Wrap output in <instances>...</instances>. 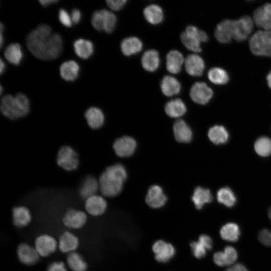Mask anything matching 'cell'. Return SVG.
I'll return each mask as SVG.
<instances>
[{
	"mask_svg": "<svg viewBox=\"0 0 271 271\" xmlns=\"http://www.w3.org/2000/svg\"><path fill=\"white\" fill-rule=\"evenodd\" d=\"M126 177V171L121 164H114L106 168L98 179L102 195L112 197L119 194Z\"/></svg>",
	"mask_w": 271,
	"mask_h": 271,
	"instance_id": "cell-1",
	"label": "cell"
},
{
	"mask_svg": "<svg viewBox=\"0 0 271 271\" xmlns=\"http://www.w3.org/2000/svg\"><path fill=\"white\" fill-rule=\"evenodd\" d=\"M1 110L5 116L11 120L24 117L30 111L29 100L21 93L15 96L6 95L1 99Z\"/></svg>",
	"mask_w": 271,
	"mask_h": 271,
	"instance_id": "cell-2",
	"label": "cell"
},
{
	"mask_svg": "<svg viewBox=\"0 0 271 271\" xmlns=\"http://www.w3.org/2000/svg\"><path fill=\"white\" fill-rule=\"evenodd\" d=\"M51 34V27L47 24H43L39 25L27 35V47L35 57L45 60L46 45Z\"/></svg>",
	"mask_w": 271,
	"mask_h": 271,
	"instance_id": "cell-3",
	"label": "cell"
},
{
	"mask_svg": "<svg viewBox=\"0 0 271 271\" xmlns=\"http://www.w3.org/2000/svg\"><path fill=\"white\" fill-rule=\"evenodd\" d=\"M249 44L250 51L254 55L271 57V31H257L250 38Z\"/></svg>",
	"mask_w": 271,
	"mask_h": 271,
	"instance_id": "cell-4",
	"label": "cell"
},
{
	"mask_svg": "<svg viewBox=\"0 0 271 271\" xmlns=\"http://www.w3.org/2000/svg\"><path fill=\"white\" fill-rule=\"evenodd\" d=\"M208 37L203 30L194 26H188L186 31L181 34V40L183 45L188 49L195 52L201 51L200 44L206 42Z\"/></svg>",
	"mask_w": 271,
	"mask_h": 271,
	"instance_id": "cell-5",
	"label": "cell"
},
{
	"mask_svg": "<svg viewBox=\"0 0 271 271\" xmlns=\"http://www.w3.org/2000/svg\"><path fill=\"white\" fill-rule=\"evenodd\" d=\"M56 162L60 167L65 171L75 170L79 165L78 155L70 146H62L58 152Z\"/></svg>",
	"mask_w": 271,
	"mask_h": 271,
	"instance_id": "cell-6",
	"label": "cell"
},
{
	"mask_svg": "<svg viewBox=\"0 0 271 271\" xmlns=\"http://www.w3.org/2000/svg\"><path fill=\"white\" fill-rule=\"evenodd\" d=\"M34 244L36 250L42 257L48 256L55 252L58 247L56 239L47 234L38 236L35 240Z\"/></svg>",
	"mask_w": 271,
	"mask_h": 271,
	"instance_id": "cell-7",
	"label": "cell"
},
{
	"mask_svg": "<svg viewBox=\"0 0 271 271\" xmlns=\"http://www.w3.org/2000/svg\"><path fill=\"white\" fill-rule=\"evenodd\" d=\"M87 220V216L83 211L73 208L68 209L62 218L64 226L71 229H79L83 227Z\"/></svg>",
	"mask_w": 271,
	"mask_h": 271,
	"instance_id": "cell-8",
	"label": "cell"
},
{
	"mask_svg": "<svg viewBox=\"0 0 271 271\" xmlns=\"http://www.w3.org/2000/svg\"><path fill=\"white\" fill-rule=\"evenodd\" d=\"M152 249L155 254V259L159 262H168L173 257L176 253L173 244L162 239L156 241Z\"/></svg>",
	"mask_w": 271,
	"mask_h": 271,
	"instance_id": "cell-9",
	"label": "cell"
},
{
	"mask_svg": "<svg viewBox=\"0 0 271 271\" xmlns=\"http://www.w3.org/2000/svg\"><path fill=\"white\" fill-rule=\"evenodd\" d=\"M253 28V21L247 16H243L233 21V37L237 41L247 39Z\"/></svg>",
	"mask_w": 271,
	"mask_h": 271,
	"instance_id": "cell-10",
	"label": "cell"
},
{
	"mask_svg": "<svg viewBox=\"0 0 271 271\" xmlns=\"http://www.w3.org/2000/svg\"><path fill=\"white\" fill-rule=\"evenodd\" d=\"M190 96L192 100L200 104H205L213 96L212 90L203 82H198L192 86Z\"/></svg>",
	"mask_w": 271,
	"mask_h": 271,
	"instance_id": "cell-11",
	"label": "cell"
},
{
	"mask_svg": "<svg viewBox=\"0 0 271 271\" xmlns=\"http://www.w3.org/2000/svg\"><path fill=\"white\" fill-rule=\"evenodd\" d=\"M17 254L19 261L26 265L36 264L40 256L35 247L27 243H22L18 245Z\"/></svg>",
	"mask_w": 271,
	"mask_h": 271,
	"instance_id": "cell-12",
	"label": "cell"
},
{
	"mask_svg": "<svg viewBox=\"0 0 271 271\" xmlns=\"http://www.w3.org/2000/svg\"><path fill=\"white\" fill-rule=\"evenodd\" d=\"M255 24L264 30H271V3H266L257 8L253 13Z\"/></svg>",
	"mask_w": 271,
	"mask_h": 271,
	"instance_id": "cell-13",
	"label": "cell"
},
{
	"mask_svg": "<svg viewBox=\"0 0 271 271\" xmlns=\"http://www.w3.org/2000/svg\"><path fill=\"white\" fill-rule=\"evenodd\" d=\"M136 147V141L128 136H124L116 139L113 144L115 154L120 157H127L132 155Z\"/></svg>",
	"mask_w": 271,
	"mask_h": 271,
	"instance_id": "cell-14",
	"label": "cell"
},
{
	"mask_svg": "<svg viewBox=\"0 0 271 271\" xmlns=\"http://www.w3.org/2000/svg\"><path fill=\"white\" fill-rule=\"evenodd\" d=\"M107 202L104 198L97 194L91 196L85 200V209L86 212L93 216L103 214L107 208Z\"/></svg>",
	"mask_w": 271,
	"mask_h": 271,
	"instance_id": "cell-15",
	"label": "cell"
},
{
	"mask_svg": "<svg viewBox=\"0 0 271 271\" xmlns=\"http://www.w3.org/2000/svg\"><path fill=\"white\" fill-rule=\"evenodd\" d=\"M193 255L198 259L204 257L207 250H211L213 246L211 238L207 234L200 235L197 241H193L190 243Z\"/></svg>",
	"mask_w": 271,
	"mask_h": 271,
	"instance_id": "cell-16",
	"label": "cell"
},
{
	"mask_svg": "<svg viewBox=\"0 0 271 271\" xmlns=\"http://www.w3.org/2000/svg\"><path fill=\"white\" fill-rule=\"evenodd\" d=\"M233 21L225 19L217 25L214 34L219 42L226 44L231 41L233 37Z\"/></svg>",
	"mask_w": 271,
	"mask_h": 271,
	"instance_id": "cell-17",
	"label": "cell"
},
{
	"mask_svg": "<svg viewBox=\"0 0 271 271\" xmlns=\"http://www.w3.org/2000/svg\"><path fill=\"white\" fill-rule=\"evenodd\" d=\"M79 244L77 236L70 231L64 232L60 236L58 242V248L63 253H69L75 251Z\"/></svg>",
	"mask_w": 271,
	"mask_h": 271,
	"instance_id": "cell-18",
	"label": "cell"
},
{
	"mask_svg": "<svg viewBox=\"0 0 271 271\" xmlns=\"http://www.w3.org/2000/svg\"><path fill=\"white\" fill-rule=\"evenodd\" d=\"M63 48V41L60 35L52 34L50 36L46 48L45 60H52L58 57Z\"/></svg>",
	"mask_w": 271,
	"mask_h": 271,
	"instance_id": "cell-19",
	"label": "cell"
},
{
	"mask_svg": "<svg viewBox=\"0 0 271 271\" xmlns=\"http://www.w3.org/2000/svg\"><path fill=\"white\" fill-rule=\"evenodd\" d=\"M167 200V198L164 194L162 189L158 185L151 186L146 197L147 203L153 208L162 207Z\"/></svg>",
	"mask_w": 271,
	"mask_h": 271,
	"instance_id": "cell-20",
	"label": "cell"
},
{
	"mask_svg": "<svg viewBox=\"0 0 271 271\" xmlns=\"http://www.w3.org/2000/svg\"><path fill=\"white\" fill-rule=\"evenodd\" d=\"M185 64L187 72L193 76L202 75L205 68L204 60L197 54L188 55L185 59Z\"/></svg>",
	"mask_w": 271,
	"mask_h": 271,
	"instance_id": "cell-21",
	"label": "cell"
},
{
	"mask_svg": "<svg viewBox=\"0 0 271 271\" xmlns=\"http://www.w3.org/2000/svg\"><path fill=\"white\" fill-rule=\"evenodd\" d=\"M12 218L15 226L22 228L30 224L32 215L28 207L24 206H16L12 210Z\"/></svg>",
	"mask_w": 271,
	"mask_h": 271,
	"instance_id": "cell-22",
	"label": "cell"
},
{
	"mask_svg": "<svg viewBox=\"0 0 271 271\" xmlns=\"http://www.w3.org/2000/svg\"><path fill=\"white\" fill-rule=\"evenodd\" d=\"M98 190H99L98 180L92 175H88L84 179L79 193L80 197L85 200L96 194Z\"/></svg>",
	"mask_w": 271,
	"mask_h": 271,
	"instance_id": "cell-23",
	"label": "cell"
},
{
	"mask_svg": "<svg viewBox=\"0 0 271 271\" xmlns=\"http://www.w3.org/2000/svg\"><path fill=\"white\" fill-rule=\"evenodd\" d=\"M174 136L180 143H189L192 138V132L190 127L182 119L177 120L173 126Z\"/></svg>",
	"mask_w": 271,
	"mask_h": 271,
	"instance_id": "cell-24",
	"label": "cell"
},
{
	"mask_svg": "<svg viewBox=\"0 0 271 271\" xmlns=\"http://www.w3.org/2000/svg\"><path fill=\"white\" fill-rule=\"evenodd\" d=\"M85 117L88 125L92 129L99 128L104 123V116L102 110L99 108H89L85 113Z\"/></svg>",
	"mask_w": 271,
	"mask_h": 271,
	"instance_id": "cell-25",
	"label": "cell"
},
{
	"mask_svg": "<svg viewBox=\"0 0 271 271\" xmlns=\"http://www.w3.org/2000/svg\"><path fill=\"white\" fill-rule=\"evenodd\" d=\"M80 68L78 63L73 60L63 63L60 67L61 77L66 81H73L78 76Z\"/></svg>",
	"mask_w": 271,
	"mask_h": 271,
	"instance_id": "cell-26",
	"label": "cell"
},
{
	"mask_svg": "<svg viewBox=\"0 0 271 271\" xmlns=\"http://www.w3.org/2000/svg\"><path fill=\"white\" fill-rule=\"evenodd\" d=\"M143 14L147 22L153 25L161 24L164 19L163 9L157 5L148 6L144 9Z\"/></svg>",
	"mask_w": 271,
	"mask_h": 271,
	"instance_id": "cell-27",
	"label": "cell"
},
{
	"mask_svg": "<svg viewBox=\"0 0 271 271\" xmlns=\"http://www.w3.org/2000/svg\"><path fill=\"white\" fill-rule=\"evenodd\" d=\"M143 48L141 41L135 37H129L124 39L120 44L122 53L129 56L140 52Z\"/></svg>",
	"mask_w": 271,
	"mask_h": 271,
	"instance_id": "cell-28",
	"label": "cell"
},
{
	"mask_svg": "<svg viewBox=\"0 0 271 271\" xmlns=\"http://www.w3.org/2000/svg\"><path fill=\"white\" fill-rule=\"evenodd\" d=\"M166 67L167 70L173 74L179 73L184 62L182 54L177 50H172L169 52L166 57Z\"/></svg>",
	"mask_w": 271,
	"mask_h": 271,
	"instance_id": "cell-29",
	"label": "cell"
},
{
	"mask_svg": "<svg viewBox=\"0 0 271 271\" xmlns=\"http://www.w3.org/2000/svg\"><path fill=\"white\" fill-rule=\"evenodd\" d=\"M213 197L208 189L197 187L194 191L192 200L197 209H201L206 203L212 201Z\"/></svg>",
	"mask_w": 271,
	"mask_h": 271,
	"instance_id": "cell-30",
	"label": "cell"
},
{
	"mask_svg": "<svg viewBox=\"0 0 271 271\" xmlns=\"http://www.w3.org/2000/svg\"><path fill=\"white\" fill-rule=\"evenodd\" d=\"M75 54L80 58L86 59L93 54L94 47L93 43L89 40L78 39L73 44Z\"/></svg>",
	"mask_w": 271,
	"mask_h": 271,
	"instance_id": "cell-31",
	"label": "cell"
},
{
	"mask_svg": "<svg viewBox=\"0 0 271 271\" xmlns=\"http://www.w3.org/2000/svg\"><path fill=\"white\" fill-rule=\"evenodd\" d=\"M208 137L212 143L218 145L224 144L228 141L229 133L223 126L216 125L209 129Z\"/></svg>",
	"mask_w": 271,
	"mask_h": 271,
	"instance_id": "cell-32",
	"label": "cell"
},
{
	"mask_svg": "<svg viewBox=\"0 0 271 271\" xmlns=\"http://www.w3.org/2000/svg\"><path fill=\"white\" fill-rule=\"evenodd\" d=\"M220 235L222 239L225 241L236 242L240 235L239 227L235 223L228 222L221 227Z\"/></svg>",
	"mask_w": 271,
	"mask_h": 271,
	"instance_id": "cell-33",
	"label": "cell"
},
{
	"mask_svg": "<svg viewBox=\"0 0 271 271\" xmlns=\"http://www.w3.org/2000/svg\"><path fill=\"white\" fill-rule=\"evenodd\" d=\"M142 65L147 71L153 72L159 66L160 59L159 53L155 50H149L146 51L142 56Z\"/></svg>",
	"mask_w": 271,
	"mask_h": 271,
	"instance_id": "cell-34",
	"label": "cell"
},
{
	"mask_svg": "<svg viewBox=\"0 0 271 271\" xmlns=\"http://www.w3.org/2000/svg\"><path fill=\"white\" fill-rule=\"evenodd\" d=\"M161 89L165 95L172 96L180 92L181 85L174 77L166 76L161 81Z\"/></svg>",
	"mask_w": 271,
	"mask_h": 271,
	"instance_id": "cell-35",
	"label": "cell"
},
{
	"mask_svg": "<svg viewBox=\"0 0 271 271\" xmlns=\"http://www.w3.org/2000/svg\"><path fill=\"white\" fill-rule=\"evenodd\" d=\"M4 55L11 64L18 65L21 62L23 54L21 45L18 43H12L6 48Z\"/></svg>",
	"mask_w": 271,
	"mask_h": 271,
	"instance_id": "cell-36",
	"label": "cell"
},
{
	"mask_svg": "<svg viewBox=\"0 0 271 271\" xmlns=\"http://www.w3.org/2000/svg\"><path fill=\"white\" fill-rule=\"evenodd\" d=\"M168 115L177 118L183 115L186 111V107L183 101L179 98L168 102L165 107Z\"/></svg>",
	"mask_w": 271,
	"mask_h": 271,
	"instance_id": "cell-37",
	"label": "cell"
},
{
	"mask_svg": "<svg viewBox=\"0 0 271 271\" xmlns=\"http://www.w3.org/2000/svg\"><path fill=\"white\" fill-rule=\"evenodd\" d=\"M66 261L68 267L72 271H86L87 269V262L77 252L73 251L68 253Z\"/></svg>",
	"mask_w": 271,
	"mask_h": 271,
	"instance_id": "cell-38",
	"label": "cell"
},
{
	"mask_svg": "<svg viewBox=\"0 0 271 271\" xmlns=\"http://www.w3.org/2000/svg\"><path fill=\"white\" fill-rule=\"evenodd\" d=\"M217 201L227 207H233L236 202V197L233 191L228 187H224L217 192Z\"/></svg>",
	"mask_w": 271,
	"mask_h": 271,
	"instance_id": "cell-39",
	"label": "cell"
},
{
	"mask_svg": "<svg viewBox=\"0 0 271 271\" xmlns=\"http://www.w3.org/2000/svg\"><path fill=\"white\" fill-rule=\"evenodd\" d=\"M254 150L260 157L269 156L271 155V139L266 136L257 138L254 144Z\"/></svg>",
	"mask_w": 271,
	"mask_h": 271,
	"instance_id": "cell-40",
	"label": "cell"
},
{
	"mask_svg": "<svg viewBox=\"0 0 271 271\" xmlns=\"http://www.w3.org/2000/svg\"><path fill=\"white\" fill-rule=\"evenodd\" d=\"M208 77L211 82L217 85L225 84L229 80L226 71L219 67L211 69L208 72Z\"/></svg>",
	"mask_w": 271,
	"mask_h": 271,
	"instance_id": "cell-41",
	"label": "cell"
},
{
	"mask_svg": "<svg viewBox=\"0 0 271 271\" xmlns=\"http://www.w3.org/2000/svg\"><path fill=\"white\" fill-rule=\"evenodd\" d=\"M103 20V31L106 33H111L114 30L117 18L114 14L107 10H102Z\"/></svg>",
	"mask_w": 271,
	"mask_h": 271,
	"instance_id": "cell-42",
	"label": "cell"
},
{
	"mask_svg": "<svg viewBox=\"0 0 271 271\" xmlns=\"http://www.w3.org/2000/svg\"><path fill=\"white\" fill-rule=\"evenodd\" d=\"M221 256L224 266L233 264L238 257L236 250L231 246H227L223 251H221Z\"/></svg>",
	"mask_w": 271,
	"mask_h": 271,
	"instance_id": "cell-43",
	"label": "cell"
},
{
	"mask_svg": "<svg viewBox=\"0 0 271 271\" xmlns=\"http://www.w3.org/2000/svg\"><path fill=\"white\" fill-rule=\"evenodd\" d=\"M91 23L93 27L98 31H103V21L102 10L94 11L91 17Z\"/></svg>",
	"mask_w": 271,
	"mask_h": 271,
	"instance_id": "cell-44",
	"label": "cell"
},
{
	"mask_svg": "<svg viewBox=\"0 0 271 271\" xmlns=\"http://www.w3.org/2000/svg\"><path fill=\"white\" fill-rule=\"evenodd\" d=\"M58 19L61 24L64 26L70 28L72 26V21L71 16L64 9H60L58 12Z\"/></svg>",
	"mask_w": 271,
	"mask_h": 271,
	"instance_id": "cell-45",
	"label": "cell"
},
{
	"mask_svg": "<svg viewBox=\"0 0 271 271\" xmlns=\"http://www.w3.org/2000/svg\"><path fill=\"white\" fill-rule=\"evenodd\" d=\"M128 0H105L108 7L113 11L121 10Z\"/></svg>",
	"mask_w": 271,
	"mask_h": 271,
	"instance_id": "cell-46",
	"label": "cell"
},
{
	"mask_svg": "<svg viewBox=\"0 0 271 271\" xmlns=\"http://www.w3.org/2000/svg\"><path fill=\"white\" fill-rule=\"evenodd\" d=\"M47 271H67V269L63 261H54L49 265Z\"/></svg>",
	"mask_w": 271,
	"mask_h": 271,
	"instance_id": "cell-47",
	"label": "cell"
},
{
	"mask_svg": "<svg viewBox=\"0 0 271 271\" xmlns=\"http://www.w3.org/2000/svg\"><path fill=\"white\" fill-rule=\"evenodd\" d=\"M71 17L73 23L75 24H78L82 18V14L81 11L78 9H74L71 11Z\"/></svg>",
	"mask_w": 271,
	"mask_h": 271,
	"instance_id": "cell-48",
	"label": "cell"
},
{
	"mask_svg": "<svg viewBox=\"0 0 271 271\" xmlns=\"http://www.w3.org/2000/svg\"><path fill=\"white\" fill-rule=\"evenodd\" d=\"M225 271H248L242 263H237L227 268Z\"/></svg>",
	"mask_w": 271,
	"mask_h": 271,
	"instance_id": "cell-49",
	"label": "cell"
},
{
	"mask_svg": "<svg viewBox=\"0 0 271 271\" xmlns=\"http://www.w3.org/2000/svg\"><path fill=\"white\" fill-rule=\"evenodd\" d=\"M40 5L43 7H47L57 3L59 0H38Z\"/></svg>",
	"mask_w": 271,
	"mask_h": 271,
	"instance_id": "cell-50",
	"label": "cell"
},
{
	"mask_svg": "<svg viewBox=\"0 0 271 271\" xmlns=\"http://www.w3.org/2000/svg\"><path fill=\"white\" fill-rule=\"evenodd\" d=\"M1 47L3 46V41H4V25L1 23Z\"/></svg>",
	"mask_w": 271,
	"mask_h": 271,
	"instance_id": "cell-51",
	"label": "cell"
},
{
	"mask_svg": "<svg viewBox=\"0 0 271 271\" xmlns=\"http://www.w3.org/2000/svg\"><path fill=\"white\" fill-rule=\"evenodd\" d=\"M6 68V65L4 61L2 59H1L0 61V72L1 74H2L4 72Z\"/></svg>",
	"mask_w": 271,
	"mask_h": 271,
	"instance_id": "cell-52",
	"label": "cell"
},
{
	"mask_svg": "<svg viewBox=\"0 0 271 271\" xmlns=\"http://www.w3.org/2000/svg\"><path fill=\"white\" fill-rule=\"evenodd\" d=\"M266 81L268 87L271 89V71L266 77Z\"/></svg>",
	"mask_w": 271,
	"mask_h": 271,
	"instance_id": "cell-53",
	"label": "cell"
},
{
	"mask_svg": "<svg viewBox=\"0 0 271 271\" xmlns=\"http://www.w3.org/2000/svg\"><path fill=\"white\" fill-rule=\"evenodd\" d=\"M268 217H269L270 220L271 221V207L268 209Z\"/></svg>",
	"mask_w": 271,
	"mask_h": 271,
	"instance_id": "cell-54",
	"label": "cell"
},
{
	"mask_svg": "<svg viewBox=\"0 0 271 271\" xmlns=\"http://www.w3.org/2000/svg\"><path fill=\"white\" fill-rule=\"evenodd\" d=\"M2 91H3L2 86H1V93H2Z\"/></svg>",
	"mask_w": 271,
	"mask_h": 271,
	"instance_id": "cell-55",
	"label": "cell"
}]
</instances>
